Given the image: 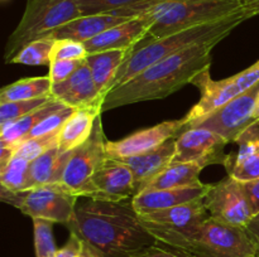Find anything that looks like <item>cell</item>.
I'll return each mask as SVG.
<instances>
[{
	"instance_id": "6da1fadb",
	"label": "cell",
	"mask_w": 259,
	"mask_h": 257,
	"mask_svg": "<svg viewBox=\"0 0 259 257\" xmlns=\"http://www.w3.org/2000/svg\"><path fill=\"white\" fill-rule=\"evenodd\" d=\"M105 257H132L157 242L136 212L132 199H90L76 207L67 227Z\"/></svg>"
},
{
	"instance_id": "7a4b0ae2",
	"label": "cell",
	"mask_w": 259,
	"mask_h": 257,
	"mask_svg": "<svg viewBox=\"0 0 259 257\" xmlns=\"http://www.w3.org/2000/svg\"><path fill=\"white\" fill-rule=\"evenodd\" d=\"M222 40L199 43L146 68L133 80L114 88L105 96L103 112L132 103L162 100L187 83H192L200 73L210 70L211 52Z\"/></svg>"
},
{
	"instance_id": "3957f363",
	"label": "cell",
	"mask_w": 259,
	"mask_h": 257,
	"mask_svg": "<svg viewBox=\"0 0 259 257\" xmlns=\"http://www.w3.org/2000/svg\"><path fill=\"white\" fill-rule=\"evenodd\" d=\"M254 17V13L243 8L235 14L225 17L223 19L196 25V27L162 37L159 39H149L141 48L136 47L129 53L126 59L119 68V72L116 75L111 90L133 80L146 68L151 67L154 63L159 62L175 53H179L186 48L202 42H207V40L224 39L242 23Z\"/></svg>"
},
{
	"instance_id": "277c9868",
	"label": "cell",
	"mask_w": 259,
	"mask_h": 257,
	"mask_svg": "<svg viewBox=\"0 0 259 257\" xmlns=\"http://www.w3.org/2000/svg\"><path fill=\"white\" fill-rule=\"evenodd\" d=\"M157 242L190 257H258V248L243 227L207 218L201 224L181 231L147 228Z\"/></svg>"
},
{
	"instance_id": "5b68a950",
	"label": "cell",
	"mask_w": 259,
	"mask_h": 257,
	"mask_svg": "<svg viewBox=\"0 0 259 257\" xmlns=\"http://www.w3.org/2000/svg\"><path fill=\"white\" fill-rule=\"evenodd\" d=\"M242 9L238 0H152L143 4L142 17L151 20L147 38L159 39Z\"/></svg>"
},
{
	"instance_id": "8992f818",
	"label": "cell",
	"mask_w": 259,
	"mask_h": 257,
	"mask_svg": "<svg viewBox=\"0 0 259 257\" xmlns=\"http://www.w3.org/2000/svg\"><path fill=\"white\" fill-rule=\"evenodd\" d=\"M81 15L76 0H27L20 22L8 38L5 63H9L25 44L46 37L52 30Z\"/></svg>"
},
{
	"instance_id": "52a82bcc",
	"label": "cell",
	"mask_w": 259,
	"mask_h": 257,
	"mask_svg": "<svg viewBox=\"0 0 259 257\" xmlns=\"http://www.w3.org/2000/svg\"><path fill=\"white\" fill-rule=\"evenodd\" d=\"M0 199L32 219H47L68 227L75 216L78 198L56 183L22 191H9L2 188Z\"/></svg>"
},
{
	"instance_id": "ba28073f",
	"label": "cell",
	"mask_w": 259,
	"mask_h": 257,
	"mask_svg": "<svg viewBox=\"0 0 259 257\" xmlns=\"http://www.w3.org/2000/svg\"><path fill=\"white\" fill-rule=\"evenodd\" d=\"M106 143L100 115L89 140L70 154L58 184L77 198H93L95 191L93 176L108 158Z\"/></svg>"
},
{
	"instance_id": "9c48e42d",
	"label": "cell",
	"mask_w": 259,
	"mask_h": 257,
	"mask_svg": "<svg viewBox=\"0 0 259 257\" xmlns=\"http://www.w3.org/2000/svg\"><path fill=\"white\" fill-rule=\"evenodd\" d=\"M258 95L259 83L250 90L238 95L195 127L207 128L224 138L228 143H235L249 126L258 122L254 120Z\"/></svg>"
},
{
	"instance_id": "30bf717a",
	"label": "cell",
	"mask_w": 259,
	"mask_h": 257,
	"mask_svg": "<svg viewBox=\"0 0 259 257\" xmlns=\"http://www.w3.org/2000/svg\"><path fill=\"white\" fill-rule=\"evenodd\" d=\"M204 201L210 217L229 226L245 228L254 216L242 184L230 175L211 184Z\"/></svg>"
},
{
	"instance_id": "8fae6325",
	"label": "cell",
	"mask_w": 259,
	"mask_h": 257,
	"mask_svg": "<svg viewBox=\"0 0 259 257\" xmlns=\"http://www.w3.org/2000/svg\"><path fill=\"white\" fill-rule=\"evenodd\" d=\"M224 138L207 128L192 127L185 130L176 139L172 163H194L201 169L209 165H225L228 154Z\"/></svg>"
},
{
	"instance_id": "7c38bea8",
	"label": "cell",
	"mask_w": 259,
	"mask_h": 257,
	"mask_svg": "<svg viewBox=\"0 0 259 257\" xmlns=\"http://www.w3.org/2000/svg\"><path fill=\"white\" fill-rule=\"evenodd\" d=\"M186 130L184 118L163 121L161 123L143 128L118 141L106 143V156L116 160L132 158L148 153L163 145L171 139H177Z\"/></svg>"
},
{
	"instance_id": "4fadbf2b",
	"label": "cell",
	"mask_w": 259,
	"mask_h": 257,
	"mask_svg": "<svg viewBox=\"0 0 259 257\" xmlns=\"http://www.w3.org/2000/svg\"><path fill=\"white\" fill-rule=\"evenodd\" d=\"M192 85L199 88L201 96L184 117L186 122V130L199 125L207 116L222 108L229 101L242 93L235 83L234 76L224 80L214 81L210 77V70L200 73L194 80Z\"/></svg>"
},
{
	"instance_id": "5bb4252c",
	"label": "cell",
	"mask_w": 259,
	"mask_h": 257,
	"mask_svg": "<svg viewBox=\"0 0 259 257\" xmlns=\"http://www.w3.org/2000/svg\"><path fill=\"white\" fill-rule=\"evenodd\" d=\"M94 197L100 201H125L137 194L132 169L121 160L106 158L93 176Z\"/></svg>"
},
{
	"instance_id": "9a60e30c",
	"label": "cell",
	"mask_w": 259,
	"mask_h": 257,
	"mask_svg": "<svg viewBox=\"0 0 259 257\" xmlns=\"http://www.w3.org/2000/svg\"><path fill=\"white\" fill-rule=\"evenodd\" d=\"M51 95L58 102L73 108H103L104 98H105L96 88L86 59L71 77L63 82L52 85Z\"/></svg>"
},
{
	"instance_id": "2e32d148",
	"label": "cell",
	"mask_w": 259,
	"mask_h": 257,
	"mask_svg": "<svg viewBox=\"0 0 259 257\" xmlns=\"http://www.w3.org/2000/svg\"><path fill=\"white\" fill-rule=\"evenodd\" d=\"M151 20L148 18H133L126 22L111 27L96 35L93 39L85 42L86 49L90 53L104 50H132L147 38Z\"/></svg>"
},
{
	"instance_id": "e0dca14e",
	"label": "cell",
	"mask_w": 259,
	"mask_h": 257,
	"mask_svg": "<svg viewBox=\"0 0 259 257\" xmlns=\"http://www.w3.org/2000/svg\"><path fill=\"white\" fill-rule=\"evenodd\" d=\"M211 184H195L175 189H158V190H142L132 198V204L139 216L163 211L172 207L190 203L205 198Z\"/></svg>"
},
{
	"instance_id": "ac0fdd59",
	"label": "cell",
	"mask_w": 259,
	"mask_h": 257,
	"mask_svg": "<svg viewBox=\"0 0 259 257\" xmlns=\"http://www.w3.org/2000/svg\"><path fill=\"white\" fill-rule=\"evenodd\" d=\"M207 218H210V213L204 198L141 216L146 228L174 229V231L196 227Z\"/></svg>"
},
{
	"instance_id": "d6986e66",
	"label": "cell",
	"mask_w": 259,
	"mask_h": 257,
	"mask_svg": "<svg viewBox=\"0 0 259 257\" xmlns=\"http://www.w3.org/2000/svg\"><path fill=\"white\" fill-rule=\"evenodd\" d=\"M126 20H129L128 18L116 17L113 14L81 15V17L61 25L57 29L52 30L43 38H52L55 40L71 39L85 43L105 32L109 28L115 27Z\"/></svg>"
},
{
	"instance_id": "ffe728a7",
	"label": "cell",
	"mask_w": 259,
	"mask_h": 257,
	"mask_svg": "<svg viewBox=\"0 0 259 257\" xmlns=\"http://www.w3.org/2000/svg\"><path fill=\"white\" fill-rule=\"evenodd\" d=\"M175 150H176V139H171L154 150L121 160L133 171L137 193L141 191L149 180H152L157 174L161 173L172 163Z\"/></svg>"
},
{
	"instance_id": "44dd1931",
	"label": "cell",
	"mask_w": 259,
	"mask_h": 257,
	"mask_svg": "<svg viewBox=\"0 0 259 257\" xmlns=\"http://www.w3.org/2000/svg\"><path fill=\"white\" fill-rule=\"evenodd\" d=\"M101 113V107L76 108L60 128L58 149L61 153H72L75 149L85 144L93 134L96 118Z\"/></svg>"
},
{
	"instance_id": "7402d4cb",
	"label": "cell",
	"mask_w": 259,
	"mask_h": 257,
	"mask_svg": "<svg viewBox=\"0 0 259 257\" xmlns=\"http://www.w3.org/2000/svg\"><path fill=\"white\" fill-rule=\"evenodd\" d=\"M129 53V50H104L90 53L86 57V63L90 68L96 88L104 97L113 87L119 68L126 59Z\"/></svg>"
},
{
	"instance_id": "603a6c76",
	"label": "cell",
	"mask_w": 259,
	"mask_h": 257,
	"mask_svg": "<svg viewBox=\"0 0 259 257\" xmlns=\"http://www.w3.org/2000/svg\"><path fill=\"white\" fill-rule=\"evenodd\" d=\"M71 153H61L58 145L53 146L29 164V189L47 184L60 183L63 168Z\"/></svg>"
},
{
	"instance_id": "cb8c5ba5",
	"label": "cell",
	"mask_w": 259,
	"mask_h": 257,
	"mask_svg": "<svg viewBox=\"0 0 259 257\" xmlns=\"http://www.w3.org/2000/svg\"><path fill=\"white\" fill-rule=\"evenodd\" d=\"M201 171L202 169L194 163H171L152 180H149L142 190L184 188V186L200 184Z\"/></svg>"
},
{
	"instance_id": "d4e9b609",
	"label": "cell",
	"mask_w": 259,
	"mask_h": 257,
	"mask_svg": "<svg viewBox=\"0 0 259 257\" xmlns=\"http://www.w3.org/2000/svg\"><path fill=\"white\" fill-rule=\"evenodd\" d=\"M62 105L63 103L52 98L50 102L35 108L28 115L0 125V143L18 144L34 128L38 122H40L43 118L47 117L50 113L60 108Z\"/></svg>"
},
{
	"instance_id": "484cf974",
	"label": "cell",
	"mask_w": 259,
	"mask_h": 257,
	"mask_svg": "<svg viewBox=\"0 0 259 257\" xmlns=\"http://www.w3.org/2000/svg\"><path fill=\"white\" fill-rule=\"evenodd\" d=\"M51 91H52V81L50 76L23 78L2 88L0 103L46 97L51 96Z\"/></svg>"
},
{
	"instance_id": "4316f807",
	"label": "cell",
	"mask_w": 259,
	"mask_h": 257,
	"mask_svg": "<svg viewBox=\"0 0 259 257\" xmlns=\"http://www.w3.org/2000/svg\"><path fill=\"white\" fill-rule=\"evenodd\" d=\"M52 38H39L25 44L9 60L13 65L24 66H50L52 62V50L55 45Z\"/></svg>"
},
{
	"instance_id": "83f0119b",
	"label": "cell",
	"mask_w": 259,
	"mask_h": 257,
	"mask_svg": "<svg viewBox=\"0 0 259 257\" xmlns=\"http://www.w3.org/2000/svg\"><path fill=\"white\" fill-rule=\"evenodd\" d=\"M30 161L20 156H13L12 160L0 169V185L9 191H22L29 189Z\"/></svg>"
},
{
	"instance_id": "f1b7e54d",
	"label": "cell",
	"mask_w": 259,
	"mask_h": 257,
	"mask_svg": "<svg viewBox=\"0 0 259 257\" xmlns=\"http://www.w3.org/2000/svg\"><path fill=\"white\" fill-rule=\"evenodd\" d=\"M58 135H60V130L48 134V135L39 136V138L19 141L18 144H15V155L33 161L38 156L45 154L46 151L52 149L53 146L58 145Z\"/></svg>"
},
{
	"instance_id": "f546056e",
	"label": "cell",
	"mask_w": 259,
	"mask_h": 257,
	"mask_svg": "<svg viewBox=\"0 0 259 257\" xmlns=\"http://www.w3.org/2000/svg\"><path fill=\"white\" fill-rule=\"evenodd\" d=\"M35 257H55L58 248L53 236V222L47 219H33Z\"/></svg>"
},
{
	"instance_id": "4dcf8cb0",
	"label": "cell",
	"mask_w": 259,
	"mask_h": 257,
	"mask_svg": "<svg viewBox=\"0 0 259 257\" xmlns=\"http://www.w3.org/2000/svg\"><path fill=\"white\" fill-rule=\"evenodd\" d=\"M53 96H46V97L33 98V100L24 101H12V102L0 103V125L9 121L17 120L22 116L28 115L29 112L34 111L35 108L40 107L45 103L50 102Z\"/></svg>"
},
{
	"instance_id": "1f68e13d",
	"label": "cell",
	"mask_w": 259,
	"mask_h": 257,
	"mask_svg": "<svg viewBox=\"0 0 259 257\" xmlns=\"http://www.w3.org/2000/svg\"><path fill=\"white\" fill-rule=\"evenodd\" d=\"M147 2H152V0H76L82 15L110 14L119 9Z\"/></svg>"
},
{
	"instance_id": "d6a6232c",
	"label": "cell",
	"mask_w": 259,
	"mask_h": 257,
	"mask_svg": "<svg viewBox=\"0 0 259 257\" xmlns=\"http://www.w3.org/2000/svg\"><path fill=\"white\" fill-rule=\"evenodd\" d=\"M75 110L76 108L70 107V106L62 105L60 108H57L52 113H50L47 117L43 118L40 122H38L34 126V128L23 140H27V139L32 138H39V136H45L51 133H55V131H58L62 127L63 123L67 121V118L72 115Z\"/></svg>"
},
{
	"instance_id": "836d02e7",
	"label": "cell",
	"mask_w": 259,
	"mask_h": 257,
	"mask_svg": "<svg viewBox=\"0 0 259 257\" xmlns=\"http://www.w3.org/2000/svg\"><path fill=\"white\" fill-rule=\"evenodd\" d=\"M89 55L85 44L71 39L56 40L52 50V60L55 59H86Z\"/></svg>"
},
{
	"instance_id": "e575fe53",
	"label": "cell",
	"mask_w": 259,
	"mask_h": 257,
	"mask_svg": "<svg viewBox=\"0 0 259 257\" xmlns=\"http://www.w3.org/2000/svg\"><path fill=\"white\" fill-rule=\"evenodd\" d=\"M228 171V175L233 176L234 179L239 181L244 180H252V179L259 178V154L250 158L245 159V160L240 161V163L229 164L225 166Z\"/></svg>"
},
{
	"instance_id": "d590c367",
	"label": "cell",
	"mask_w": 259,
	"mask_h": 257,
	"mask_svg": "<svg viewBox=\"0 0 259 257\" xmlns=\"http://www.w3.org/2000/svg\"><path fill=\"white\" fill-rule=\"evenodd\" d=\"M85 59H55L50 65V76L52 85L61 83L67 80L78 70Z\"/></svg>"
},
{
	"instance_id": "8d00e7d4",
	"label": "cell",
	"mask_w": 259,
	"mask_h": 257,
	"mask_svg": "<svg viewBox=\"0 0 259 257\" xmlns=\"http://www.w3.org/2000/svg\"><path fill=\"white\" fill-rule=\"evenodd\" d=\"M235 83H237L238 88L240 92H245V91L250 90L254 87L255 85L259 83V60L252 65L250 67L245 68L242 72L234 75Z\"/></svg>"
},
{
	"instance_id": "74e56055",
	"label": "cell",
	"mask_w": 259,
	"mask_h": 257,
	"mask_svg": "<svg viewBox=\"0 0 259 257\" xmlns=\"http://www.w3.org/2000/svg\"><path fill=\"white\" fill-rule=\"evenodd\" d=\"M132 257H190L189 254L184 253V252L175 249L172 247L166 246V244L161 243V242H156L152 246L147 247V248L142 249L138 253L133 254Z\"/></svg>"
},
{
	"instance_id": "f35d334b",
	"label": "cell",
	"mask_w": 259,
	"mask_h": 257,
	"mask_svg": "<svg viewBox=\"0 0 259 257\" xmlns=\"http://www.w3.org/2000/svg\"><path fill=\"white\" fill-rule=\"evenodd\" d=\"M83 246V239L75 232H70L67 242L56 252L55 257H78Z\"/></svg>"
},
{
	"instance_id": "ab89813d",
	"label": "cell",
	"mask_w": 259,
	"mask_h": 257,
	"mask_svg": "<svg viewBox=\"0 0 259 257\" xmlns=\"http://www.w3.org/2000/svg\"><path fill=\"white\" fill-rule=\"evenodd\" d=\"M243 191L248 199L253 214H257L259 212V178L252 179V180L240 181Z\"/></svg>"
},
{
	"instance_id": "60d3db41",
	"label": "cell",
	"mask_w": 259,
	"mask_h": 257,
	"mask_svg": "<svg viewBox=\"0 0 259 257\" xmlns=\"http://www.w3.org/2000/svg\"><path fill=\"white\" fill-rule=\"evenodd\" d=\"M245 231L248 232L250 238L253 239V242H254L255 246H257L259 257V212L250 219V222L247 224V227H245Z\"/></svg>"
},
{
	"instance_id": "b9f144b4",
	"label": "cell",
	"mask_w": 259,
	"mask_h": 257,
	"mask_svg": "<svg viewBox=\"0 0 259 257\" xmlns=\"http://www.w3.org/2000/svg\"><path fill=\"white\" fill-rule=\"evenodd\" d=\"M78 257H105L100 251L93 247L91 244H89L88 242L83 241L82 249H81V253Z\"/></svg>"
},
{
	"instance_id": "7bdbcfd3",
	"label": "cell",
	"mask_w": 259,
	"mask_h": 257,
	"mask_svg": "<svg viewBox=\"0 0 259 257\" xmlns=\"http://www.w3.org/2000/svg\"><path fill=\"white\" fill-rule=\"evenodd\" d=\"M242 8L250 10L255 14V17L259 15V0H238Z\"/></svg>"
},
{
	"instance_id": "ee69618b",
	"label": "cell",
	"mask_w": 259,
	"mask_h": 257,
	"mask_svg": "<svg viewBox=\"0 0 259 257\" xmlns=\"http://www.w3.org/2000/svg\"><path fill=\"white\" fill-rule=\"evenodd\" d=\"M254 120L259 122V95H258L257 105H255V110H254Z\"/></svg>"
}]
</instances>
